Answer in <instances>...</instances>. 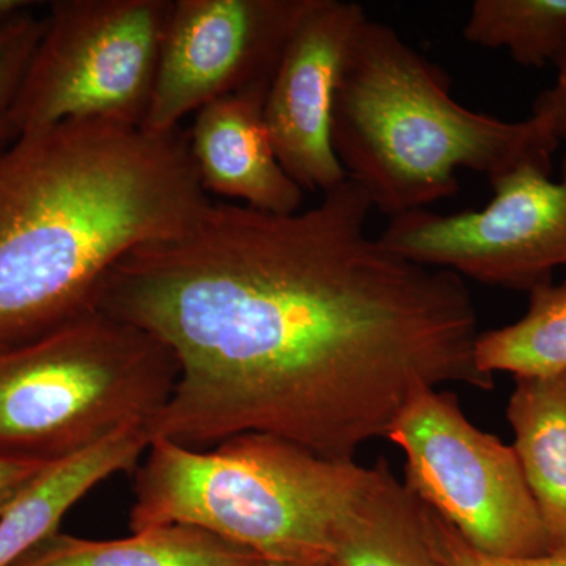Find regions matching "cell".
<instances>
[{"instance_id": "ac0fdd59", "label": "cell", "mask_w": 566, "mask_h": 566, "mask_svg": "<svg viewBox=\"0 0 566 566\" xmlns=\"http://www.w3.org/2000/svg\"><path fill=\"white\" fill-rule=\"evenodd\" d=\"M43 29L44 17H35L32 10L0 25V153L17 139L11 111Z\"/></svg>"}, {"instance_id": "6da1fadb", "label": "cell", "mask_w": 566, "mask_h": 566, "mask_svg": "<svg viewBox=\"0 0 566 566\" xmlns=\"http://www.w3.org/2000/svg\"><path fill=\"white\" fill-rule=\"evenodd\" d=\"M371 208L352 178L292 214L211 202L188 232L112 268L93 307L178 363L150 441L208 449L262 433L356 461L424 390L493 389L463 277L368 237Z\"/></svg>"}, {"instance_id": "7402d4cb", "label": "cell", "mask_w": 566, "mask_h": 566, "mask_svg": "<svg viewBox=\"0 0 566 566\" xmlns=\"http://www.w3.org/2000/svg\"><path fill=\"white\" fill-rule=\"evenodd\" d=\"M32 6V2H25V0H0V25L33 10Z\"/></svg>"}, {"instance_id": "7c38bea8", "label": "cell", "mask_w": 566, "mask_h": 566, "mask_svg": "<svg viewBox=\"0 0 566 566\" xmlns=\"http://www.w3.org/2000/svg\"><path fill=\"white\" fill-rule=\"evenodd\" d=\"M148 444L144 428H133L50 465L0 516V566L17 565L59 532L66 513L104 480L136 471Z\"/></svg>"}, {"instance_id": "ffe728a7", "label": "cell", "mask_w": 566, "mask_h": 566, "mask_svg": "<svg viewBox=\"0 0 566 566\" xmlns=\"http://www.w3.org/2000/svg\"><path fill=\"white\" fill-rule=\"evenodd\" d=\"M557 77L553 87L539 93L532 115L542 118L556 137L558 145L566 147V51L557 63Z\"/></svg>"}, {"instance_id": "4fadbf2b", "label": "cell", "mask_w": 566, "mask_h": 566, "mask_svg": "<svg viewBox=\"0 0 566 566\" xmlns=\"http://www.w3.org/2000/svg\"><path fill=\"white\" fill-rule=\"evenodd\" d=\"M513 452L554 551H566V370L515 378L506 405Z\"/></svg>"}, {"instance_id": "ba28073f", "label": "cell", "mask_w": 566, "mask_h": 566, "mask_svg": "<svg viewBox=\"0 0 566 566\" xmlns=\"http://www.w3.org/2000/svg\"><path fill=\"white\" fill-rule=\"evenodd\" d=\"M482 210L438 214L428 210L390 219L379 240L387 249L486 285L536 289L566 266V161L558 181L523 166L491 181Z\"/></svg>"}, {"instance_id": "2e32d148", "label": "cell", "mask_w": 566, "mask_h": 566, "mask_svg": "<svg viewBox=\"0 0 566 566\" xmlns=\"http://www.w3.org/2000/svg\"><path fill=\"white\" fill-rule=\"evenodd\" d=\"M528 296L517 322L480 333L475 364L482 374L543 378L566 370V281L543 283Z\"/></svg>"}, {"instance_id": "5bb4252c", "label": "cell", "mask_w": 566, "mask_h": 566, "mask_svg": "<svg viewBox=\"0 0 566 566\" xmlns=\"http://www.w3.org/2000/svg\"><path fill=\"white\" fill-rule=\"evenodd\" d=\"M263 558L203 528L161 526L120 539L55 532L14 566H255Z\"/></svg>"}, {"instance_id": "603a6c76", "label": "cell", "mask_w": 566, "mask_h": 566, "mask_svg": "<svg viewBox=\"0 0 566 566\" xmlns=\"http://www.w3.org/2000/svg\"><path fill=\"white\" fill-rule=\"evenodd\" d=\"M255 566H334L331 560H305V562H285V560H263Z\"/></svg>"}, {"instance_id": "9a60e30c", "label": "cell", "mask_w": 566, "mask_h": 566, "mask_svg": "<svg viewBox=\"0 0 566 566\" xmlns=\"http://www.w3.org/2000/svg\"><path fill=\"white\" fill-rule=\"evenodd\" d=\"M335 566H439L424 534L422 502L394 475L386 460L345 521L334 553Z\"/></svg>"}, {"instance_id": "52a82bcc", "label": "cell", "mask_w": 566, "mask_h": 566, "mask_svg": "<svg viewBox=\"0 0 566 566\" xmlns=\"http://www.w3.org/2000/svg\"><path fill=\"white\" fill-rule=\"evenodd\" d=\"M405 453V485L482 553H553L512 446L476 428L455 394L424 390L387 438Z\"/></svg>"}, {"instance_id": "8992f818", "label": "cell", "mask_w": 566, "mask_h": 566, "mask_svg": "<svg viewBox=\"0 0 566 566\" xmlns=\"http://www.w3.org/2000/svg\"><path fill=\"white\" fill-rule=\"evenodd\" d=\"M174 0H55L22 77L14 136L70 120L144 126Z\"/></svg>"}, {"instance_id": "8fae6325", "label": "cell", "mask_w": 566, "mask_h": 566, "mask_svg": "<svg viewBox=\"0 0 566 566\" xmlns=\"http://www.w3.org/2000/svg\"><path fill=\"white\" fill-rule=\"evenodd\" d=\"M266 84L216 99L196 112L189 151L205 192L253 210H303L304 189L283 170L264 122Z\"/></svg>"}, {"instance_id": "9c48e42d", "label": "cell", "mask_w": 566, "mask_h": 566, "mask_svg": "<svg viewBox=\"0 0 566 566\" xmlns=\"http://www.w3.org/2000/svg\"><path fill=\"white\" fill-rule=\"evenodd\" d=\"M316 0H174L150 107V133L180 128L186 115L266 84Z\"/></svg>"}, {"instance_id": "30bf717a", "label": "cell", "mask_w": 566, "mask_h": 566, "mask_svg": "<svg viewBox=\"0 0 566 566\" xmlns=\"http://www.w3.org/2000/svg\"><path fill=\"white\" fill-rule=\"evenodd\" d=\"M365 18L359 3L316 0L268 88L264 122L275 155L304 192H329L348 178L333 147V109L346 51Z\"/></svg>"}, {"instance_id": "e0dca14e", "label": "cell", "mask_w": 566, "mask_h": 566, "mask_svg": "<svg viewBox=\"0 0 566 566\" xmlns=\"http://www.w3.org/2000/svg\"><path fill=\"white\" fill-rule=\"evenodd\" d=\"M463 36L523 66L556 65L566 51V0H475Z\"/></svg>"}, {"instance_id": "5b68a950", "label": "cell", "mask_w": 566, "mask_h": 566, "mask_svg": "<svg viewBox=\"0 0 566 566\" xmlns=\"http://www.w3.org/2000/svg\"><path fill=\"white\" fill-rule=\"evenodd\" d=\"M177 378L163 342L95 307L2 346L0 458L54 464L145 428Z\"/></svg>"}, {"instance_id": "44dd1931", "label": "cell", "mask_w": 566, "mask_h": 566, "mask_svg": "<svg viewBox=\"0 0 566 566\" xmlns=\"http://www.w3.org/2000/svg\"><path fill=\"white\" fill-rule=\"evenodd\" d=\"M50 465L52 464L0 458V516Z\"/></svg>"}, {"instance_id": "cb8c5ba5", "label": "cell", "mask_w": 566, "mask_h": 566, "mask_svg": "<svg viewBox=\"0 0 566 566\" xmlns=\"http://www.w3.org/2000/svg\"><path fill=\"white\" fill-rule=\"evenodd\" d=\"M335 566V565H334Z\"/></svg>"}, {"instance_id": "d6986e66", "label": "cell", "mask_w": 566, "mask_h": 566, "mask_svg": "<svg viewBox=\"0 0 566 566\" xmlns=\"http://www.w3.org/2000/svg\"><path fill=\"white\" fill-rule=\"evenodd\" d=\"M422 516L428 545L439 566H566V551L531 557H502L482 553L469 545L455 528L423 502Z\"/></svg>"}, {"instance_id": "3957f363", "label": "cell", "mask_w": 566, "mask_h": 566, "mask_svg": "<svg viewBox=\"0 0 566 566\" xmlns=\"http://www.w3.org/2000/svg\"><path fill=\"white\" fill-rule=\"evenodd\" d=\"M450 77L382 22L365 18L346 51L333 147L346 177L390 216L455 197L460 169L497 180L517 167L551 172L560 145L536 115L509 122L468 109Z\"/></svg>"}, {"instance_id": "277c9868", "label": "cell", "mask_w": 566, "mask_h": 566, "mask_svg": "<svg viewBox=\"0 0 566 566\" xmlns=\"http://www.w3.org/2000/svg\"><path fill=\"white\" fill-rule=\"evenodd\" d=\"M370 468L277 436L244 433L208 449L153 439L134 471L133 532L192 526L263 560H334Z\"/></svg>"}, {"instance_id": "7a4b0ae2", "label": "cell", "mask_w": 566, "mask_h": 566, "mask_svg": "<svg viewBox=\"0 0 566 566\" xmlns=\"http://www.w3.org/2000/svg\"><path fill=\"white\" fill-rule=\"evenodd\" d=\"M212 200L188 133L70 120L0 153V348L93 308L123 256L172 240Z\"/></svg>"}]
</instances>
